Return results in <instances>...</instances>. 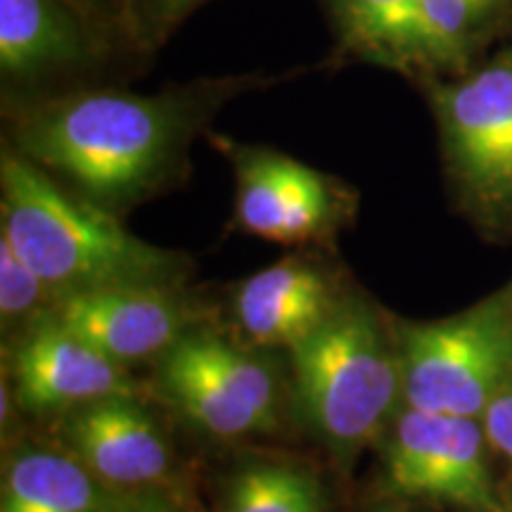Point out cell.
Returning <instances> with one entry per match:
<instances>
[{
	"label": "cell",
	"mask_w": 512,
	"mask_h": 512,
	"mask_svg": "<svg viewBox=\"0 0 512 512\" xmlns=\"http://www.w3.org/2000/svg\"><path fill=\"white\" fill-rule=\"evenodd\" d=\"M273 83L264 74L197 79L159 93L81 88L24 107L12 150L112 214L181 181L190 147L223 105Z\"/></svg>",
	"instance_id": "6da1fadb"
},
{
	"label": "cell",
	"mask_w": 512,
	"mask_h": 512,
	"mask_svg": "<svg viewBox=\"0 0 512 512\" xmlns=\"http://www.w3.org/2000/svg\"><path fill=\"white\" fill-rule=\"evenodd\" d=\"M0 238L34 268L53 297L117 285H176L183 256L155 247L69 190L19 152L0 159Z\"/></svg>",
	"instance_id": "7a4b0ae2"
},
{
	"label": "cell",
	"mask_w": 512,
	"mask_h": 512,
	"mask_svg": "<svg viewBox=\"0 0 512 512\" xmlns=\"http://www.w3.org/2000/svg\"><path fill=\"white\" fill-rule=\"evenodd\" d=\"M290 356L304 420L339 463L351 465L370 441L384 437L403 401L394 328L366 299L344 294Z\"/></svg>",
	"instance_id": "3957f363"
},
{
	"label": "cell",
	"mask_w": 512,
	"mask_h": 512,
	"mask_svg": "<svg viewBox=\"0 0 512 512\" xmlns=\"http://www.w3.org/2000/svg\"><path fill=\"white\" fill-rule=\"evenodd\" d=\"M446 176L489 233L512 230V43L451 79H427Z\"/></svg>",
	"instance_id": "277c9868"
},
{
	"label": "cell",
	"mask_w": 512,
	"mask_h": 512,
	"mask_svg": "<svg viewBox=\"0 0 512 512\" xmlns=\"http://www.w3.org/2000/svg\"><path fill=\"white\" fill-rule=\"evenodd\" d=\"M403 403L482 418L512 382V287L427 323H396Z\"/></svg>",
	"instance_id": "5b68a950"
},
{
	"label": "cell",
	"mask_w": 512,
	"mask_h": 512,
	"mask_svg": "<svg viewBox=\"0 0 512 512\" xmlns=\"http://www.w3.org/2000/svg\"><path fill=\"white\" fill-rule=\"evenodd\" d=\"M157 384L200 430L219 439L271 432L280 422V380L264 358L195 328L157 358Z\"/></svg>",
	"instance_id": "8992f818"
},
{
	"label": "cell",
	"mask_w": 512,
	"mask_h": 512,
	"mask_svg": "<svg viewBox=\"0 0 512 512\" xmlns=\"http://www.w3.org/2000/svg\"><path fill=\"white\" fill-rule=\"evenodd\" d=\"M235 171V226L280 245L330 238L354 211V190L285 152L219 138Z\"/></svg>",
	"instance_id": "52a82bcc"
},
{
	"label": "cell",
	"mask_w": 512,
	"mask_h": 512,
	"mask_svg": "<svg viewBox=\"0 0 512 512\" xmlns=\"http://www.w3.org/2000/svg\"><path fill=\"white\" fill-rule=\"evenodd\" d=\"M384 479L403 498H427L470 512H498L482 420L403 406L384 432Z\"/></svg>",
	"instance_id": "ba28073f"
},
{
	"label": "cell",
	"mask_w": 512,
	"mask_h": 512,
	"mask_svg": "<svg viewBox=\"0 0 512 512\" xmlns=\"http://www.w3.org/2000/svg\"><path fill=\"white\" fill-rule=\"evenodd\" d=\"M174 290V285H117L62 294L41 316L126 366L159 358L200 328L197 311Z\"/></svg>",
	"instance_id": "9c48e42d"
},
{
	"label": "cell",
	"mask_w": 512,
	"mask_h": 512,
	"mask_svg": "<svg viewBox=\"0 0 512 512\" xmlns=\"http://www.w3.org/2000/svg\"><path fill=\"white\" fill-rule=\"evenodd\" d=\"M112 38L79 0H0V74L12 86L88 72Z\"/></svg>",
	"instance_id": "30bf717a"
},
{
	"label": "cell",
	"mask_w": 512,
	"mask_h": 512,
	"mask_svg": "<svg viewBox=\"0 0 512 512\" xmlns=\"http://www.w3.org/2000/svg\"><path fill=\"white\" fill-rule=\"evenodd\" d=\"M17 403L27 413H72L112 396H136L124 363L48 316L31 320L12 361Z\"/></svg>",
	"instance_id": "8fae6325"
},
{
	"label": "cell",
	"mask_w": 512,
	"mask_h": 512,
	"mask_svg": "<svg viewBox=\"0 0 512 512\" xmlns=\"http://www.w3.org/2000/svg\"><path fill=\"white\" fill-rule=\"evenodd\" d=\"M62 434L69 453L110 489H155L174 465L169 439L136 396L76 408L62 422Z\"/></svg>",
	"instance_id": "7c38bea8"
},
{
	"label": "cell",
	"mask_w": 512,
	"mask_h": 512,
	"mask_svg": "<svg viewBox=\"0 0 512 512\" xmlns=\"http://www.w3.org/2000/svg\"><path fill=\"white\" fill-rule=\"evenodd\" d=\"M342 297L323 268L290 256L249 275L235 292L233 313L249 344L292 349L330 316Z\"/></svg>",
	"instance_id": "4fadbf2b"
},
{
	"label": "cell",
	"mask_w": 512,
	"mask_h": 512,
	"mask_svg": "<svg viewBox=\"0 0 512 512\" xmlns=\"http://www.w3.org/2000/svg\"><path fill=\"white\" fill-rule=\"evenodd\" d=\"M114 501L72 453L24 448L5 467L0 512H110Z\"/></svg>",
	"instance_id": "5bb4252c"
},
{
	"label": "cell",
	"mask_w": 512,
	"mask_h": 512,
	"mask_svg": "<svg viewBox=\"0 0 512 512\" xmlns=\"http://www.w3.org/2000/svg\"><path fill=\"white\" fill-rule=\"evenodd\" d=\"M342 50L356 60L418 74L420 0H325Z\"/></svg>",
	"instance_id": "9a60e30c"
},
{
	"label": "cell",
	"mask_w": 512,
	"mask_h": 512,
	"mask_svg": "<svg viewBox=\"0 0 512 512\" xmlns=\"http://www.w3.org/2000/svg\"><path fill=\"white\" fill-rule=\"evenodd\" d=\"M512 0H420L418 76H458L501 34Z\"/></svg>",
	"instance_id": "2e32d148"
},
{
	"label": "cell",
	"mask_w": 512,
	"mask_h": 512,
	"mask_svg": "<svg viewBox=\"0 0 512 512\" xmlns=\"http://www.w3.org/2000/svg\"><path fill=\"white\" fill-rule=\"evenodd\" d=\"M226 512H328V496L302 465L252 460L230 477Z\"/></svg>",
	"instance_id": "e0dca14e"
},
{
	"label": "cell",
	"mask_w": 512,
	"mask_h": 512,
	"mask_svg": "<svg viewBox=\"0 0 512 512\" xmlns=\"http://www.w3.org/2000/svg\"><path fill=\"white\" fill-rule=\"evenodd\" d=\"M48 297L55 299L48 285L12 249L8 240L0 238V313H3V323L8 325L22 318L36 320L43 313L38 309L50 306Z\"/></svg>",
	"instance_id": "ac0fdd59"
},
{
	"label": "cell",
	"mask_w": 512,
	"mask_h": 512,
	"mask_svg": "<svg viewBox=\"0 0 512 512\" xmlns=\"http://www.w3.org/2000/svg\"><path fill=\"white\" fill-rule=\"evenodd\" d=\"M207 0H128L124 34L136 50H155L169 41L192 12Z\"/></svg>",
	"instance_id": "d6986e66"
},
{
	"label": "cell",
	"mask_w": 512,
	"mask_h": 512,
	"mask_svg": "<svg viewBox=\"0 0 512 512\" xmlns=\"http://www.w3.org/2000/svg\"><path fill=\"white\" fill-rule=\"evenodd\" d=\"M479 420L489 446L512 463V382L489 403Z\"/></svg>",
	"instance_id": "ffe728a7"
},
{
	"label": "cell",
	"mask_w": 512,
	"mask_h": 512,
	"mask_svg": "<svg viewBox=\"0 0 512 512\" xmlns=\"http://www.w3.org/2000/svg\"><path fill=\"white\" fill-rule=\"evenodd\" d=\"M110 512H188L174 498L157 489H138L112 503Z\"/></svg>",
	"instance_id": "44dd1931"
},
{
	"label": "cell",
	"mask_w": 512,
	"mask_h": 512,
	"mask_svg": "<svg viewBox=\"0 0 512 512\" xmlns=\"http://www.w3.org/2000/svg\"><path fill=\"white\" fill-rule=\"evenodd\" d=\"M98 22L105 24L107 29H112L119 38H124V24H126V8L128 0H79Z\"/></svg>",
	"instance_id": "7402d4cb"
},
{
	"label": "cell",
	"mask_w": 512,
	"mask_h": 512,
	"mask_svg": "<svg viewBox=\"0 0 512 512\" xmlns=\"http://www.w3.org/2000/svg\"><path fill=\"white\" fill-rule=\"evenodd\" d=\"M380 512H411V510H406V508H384Z\"/></svg>",
	"instance_id": "603a6c76"
},
{
	"label": "cell",
	"mask_w": 512,
	"mask_h": 512,
	"mask_svg": "<svg viewBox=\"0 0 512 512\" xmlns=\"http://www.w3.org/2000/svg\"><path fill=\"white\" fill-rule=\"evenodd\" d=\"M498 512H512V508H505V505H503V508H501V510H498Z\"/></svg>",
	"instance_id": "cb8c5ba5"
}]
</instances>
